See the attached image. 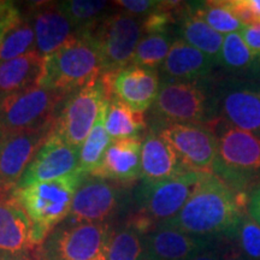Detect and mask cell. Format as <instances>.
Returning a JSON list of instances; mask_svg holds the SVG:
<instances>
[{"instance_id":"1","label":"cell","mask_w":260,"mask_h":260,"mask_svg":"<svg viewBox=\"0 0 260 260\" xmlns=\"http://www.w3.org/2000/svg\"><path fill=\"white\" fill-rule=\"evenodd\" d=\"M248 195L235 190L213 174H204L182 210L162 223L180 232L207 239L233 241L248 213Z\"/></svg>"},{"instance_id":"2","label":"cell","mask_w":260,"mask_h":260,"mask_svg":"<svg viewBox=\"0 0 260 260\" xmlns=\"http://www.w3.org/2000/svg\"><path fill=\"white\" fill-rule=\"evenodd\" d=\"M87 174L77 169L67 176L16 188L15 197L31 224V241L39 247L69 217L75 193Z\"/></svg>"},{"instance_id":"3","label":"cell","mask_w":260,"mask_h":260,"mask_svg":"<svg viewBox=\"0 0 260 260\" xmlns=\"http://www.w3.org/2000/svg\"><path fill=\"white\" fill-rule=\"evenodd\" d=\"M217 138V157L212 174L235 190H246L260 178V136L223 119L210 123Z\"/></svg>"},{"instance_id":"4","label":"cell","mask_w":260,"mask_h":260,"mask_svg":"<svg viewBox=\"0 0 260 260\" xmlns=\"http://www.w3.org/2000/svg\"><path fill=\"white\" fill-rule=\"evenodd\" d=\"M102 74L103 65L95 40L89 29H83L45 58V71L39 86L70 94L96 81Z\"/></svg>"},{"instance_id":"5","label":"cell","mask_w":260,"mask_h":260,"mask_svg":"<svg viewBox=\"0 0 260 260\" xmlns=\"http://www.w3.org/2000/svg\"><path fill=\"white\" fill-rule=\"evenodd\" d=\"M151 109L153 128L170 124L209 125L216 121L209 77L200 81L161 80Z\"/></svg>"},{"instance_id":"6","label":"cell","mask_w":260,"mask_h":260,"mask_svg":"<svg viewBox=\"0 0 260 260\" xmlns=\"http://www.w3.org/2000/svg\"><path fill=\"white\" fill-rule=\"evenodd\" d=\"M68 95L40 86L0 95V134L54 124Z\"/></svg>"},{"instance_id":"7","label":"cell","mask_w":260,"mask_h":260,"mask_svg":"<svg viewBox=\"0 0 260 260\" xmlns=\"http://www.w3.org/2000/svg\"><path fill=\"white\" fill-rule=\"evenodd\" d=\"M38 247L40 260H93L105 254L109 223H77L65 219Z\"/></svg>"},{"instance_id":"8","label":"cell","mask_w":260,"mask_h":260,"mask_svg":"<svg viewBox=\"0 0 260 260\" xmlns=\"http://www.w3.org/2000/svg\"><path fill=\"white\" fill-rule=\"evenodd\" d=\"M89 30L99 50L103 74L133 64L136 47L144 35L142 18L126 12L107 14Z\"/></svg>"},{"instance_id":"9","label":"cell","mask_w":260,"mask_h":260,"mask_svg":"<svg viewBox=\"0 0 260 260\" xmlns=\"http://www.w3.org/2000/svg\"><path fill=\"white\" fill-rule=\"evenodd\" d=\"M203 176V172L188 170L160 182H142L135 195L139 204L135 216L147 220L154 229L174 218L189 199Z\"/></svg>"},{"instance_id":"10","label":"cell","mask_w":260,"mask_h":260,"mask_svg":"<svg viewBox=\"0 0 260 260\" xmlns=\"http://www.w3.org/2000/svg\"><path fill=\"white\" fill-rule=\"evenodd\" d=\"M211 81L216 119L260 136V82L229 77Z\"/></svg>"},{"instance_id":"11","label":"cell","mask_w":260,"mask_h":260,"mask_svg":"<svg viewBox=\"0 0 260 260\" xmlns=\"http://www.w3.org/2000/svg\"><path fill=\"white\" fill-rule=\"evenodd\" d=\"M107 102L102 79L74 90L65 98L54 122V134L80 149Z\"/></svg>"},{"instance_id":"12","label":"cell","mask_w":260,"mask_h":260,"mask_svg":"<svg viewBox=\"0 0 260 260\" xmlns=\"http://www.w3.org/2000/svg\"><path fill=\"white\" fill-rule=\"evenodd\" d=\"M54 133V124L0 134V191H12L40 148Z\"/></svg>"},{"instance_id":"13","label":"cell","mask_w":260,"mask_h":260,"mask_svg":"<svg viewBox=\"0 0 260 260\" xmlns=\"http://www.w3.org/2000/svg\"><path fill=\"white\" fill-rule=\"evenodd\" d=\"M154 129L170 144L187 170L212 174L218 144L216 135L209 126L170 124Z\"/></svg>"},{"instance_id":"14","label":"cell","mask_w":260,"mask_h":260,"mask_svg":"<svg viewBox=\"0 0 260 260\" xmlns=\"http://www.w3.org/2000/svg\"><path fill=\"white\" fill-rule=\"evenodd\" d=\"M107 99L116 98L139 112H146L153 105L160 88L158 70L129 65L118 71L100 76Z\"/></svg>"},{"instance_id":"15","label":"cell","mask_w":260,"mask_h":260,"mask_svg":"<svg viewBox=\"0 0 260 260\" xmlns=\"http://www.w3.org/2000/svg\"><path fill=\"white\" fill-rule=\"evenodd\" d=\"M121 191L112 182L86 175L75 193L69 217L77 223H107L119 207Z\"/></svg>"},{"instance_id":"16","label":"cell","mask_w":260,"mask_h":260,"mask_svg":"<svg viewBox=\"0 0 260 260\" xmlns=\"http://www.w3.org/2000/svg\"><path fill=\"white\" fill-rule=\"evenodd\" d=\"M79 159L80 149L53 133L29 164L17 188L67 176L79 169Z\"/></svg>"},{"instance_id":"17","label":"cell","mask_w":260,"mask_h":260,"mask_svg":"<svg viewBox=\"0 0 260 260\" xmlns=\"http://www.w3.org/2000/svg\"><path fill=\"white\" fill-rule=\"evenodd\" d=\"M214 243L216 239L194 236L160 224L144 236V259L191 260Z\"/></svg>"},{"instance_id":"18","label":"cell","mask_w":260,"mask_h":260,"mask_svg":"<svg viewBox=\"0 0 260 260\" xmlns=\"http://www.w3.org/2000/svg\"><path fill=\"white\" fill-rule=\"evenodd\" d=\"M27 17L34 28L38 53L44 58L59 50L77 34L71 22L58 8V3H35L29 6Z\"/></svg>"},{"instance_id":"19","label":"cell","mask_w":260,"mask_h":260,"mask_svg":"<svg viewBox=\"0 0 260 260\" xmlns=\"http://www.w3.org/2000/svg\"><path fill=\"white\" fill-rule=\"evenodd\" d=\"M141 146L142 139L112 141L102 164L89 175L118 186H130L141 178Z\"/></svg>"},{"instance_id":"20","label":"cell","mask_w":260,"mask_h":260,"mask_svg":"<svg viewBox=\"0 0 260 260\" xmlns=\"http://www.w3.org/2000/svg\"><path fill=\"white\" fill-rule=\"evenodd\" d=\"M34 248L31 224L12 191H0V252L28 253Z\"/></svg>"},{"instance_id":"21","label":"cell","mask_w":260,"mask_h":260,"mask_svg":"<svg viewBox=\"0 0 260 260\" xmlns=\"http://www.w3.org/2000/svg\"><path fill=\"white\" fill-rule=\"evenodd\" d=\"M184 171L188 170L182 165L170 144L157 129H149L142 139L141 146L142 182H160Z\"/></svg>"},{"instance_id":"22","label":"cell","mask_w":260,"mask_h":260,"mask_svg":"<svg viewBox=\"0 0 260 260\" xmlns=\"http://www.w3.org/2000/svg\"><path fill=\"white\" fill-rule=\"evenodd\" d=\"M216 63L203 52L181 38L175 39L169 54L160 67L161 80L200 81L212 73Z\"/></svg>"},{"instance_id":"23","label":"cell","mask_w":260,"mask_h":260,"mask_svg":"<svg viewBox=\"0 0 260 260\" xmlns=\"http://www.w3.org/2000/svg\"><path fill=\"white\" fill-rule=\"evenodd\" d=\"M45 71V58L38 52L0 64V95L39 86Z\"/></svg>"},{"instance_id":"24","label":"cell","mask_w":260,"mask_h":260,"mask_svg":"<svg viewBox=\"0 0 260 260\" xmlns=\"http://www.w3.org/2000/svg\"><path fill=\"white\" fill-rule=\"evenodd\" d=\"M178 31L182 40L210 57L216 65H220L224 35L213 30L206 22L195 16L188 8V3L178 19Z\"/></svg>"},{"instance_id":"25","label":"cell","mask_w":260,"mask_h":260,"mask_svg":"<svg viewBox=\"0 0 260 260\" xmlns=\"http://www.w3.org/2000/svg\"><path fill=\"white\" fill-rule=\"evenodd\" d=\"M105 128L112 141H116L123 139H141L147 124L144 112L135 111L116 98H109Z\"/></svg>"},{"instance_id":"26","label":"cell","mask_w":260,"mask_h":260,"mask_svg":"<svg viewBox=\"0 0 260 260\" xmlns=\"http://www.w3.org/2000/svg\"><path fill=\"white\" fill-rule=\"evenodd\" d=\"M37 51V40L31 22L22 16L10 27L0 41V64Z\"/></svg>"},{"instance_id":"27","label":"cell","mask_w":260,"mask_h":260,"mask_svg":"<svg viewBox=\"0 0 260 260\" xmlns=\"http://www.w3.org/2000/svg\"><path fill=\"white\" fill-rule=\"evenodd\" d=\"M188 8L195 16L206 22L213 30L222 35L240 32L245 27L230 10L228 0L188 3Z\"/></svg>"},{"instance_id":"28","label":"cell","mask_w":260,"mask_h":260,"mask_svg":"<svg viewBox=\"0 0 260 260\" xmlns=\"http://www.w3.org/2000/svg\"><path fill=\"white\" fill-rule=\"evenodd\" d=\"M106 107L107 102L105 106L103 107L99 117H98L93 129L90 130L89 135L87 136V139L84 140L80 148L79 169L87 175H89L102 164L104 155H105L107 148L112 142V139L107 134L105 128Z\"/></svg>"},{"instance_id":"29","label":"cell","mask_w":260,"mask_h":260,"mask_svg":"<svg viewBox=\"0 0 260 260\" xmlns=\"http://www.w3.org/2000/svg\"><path fill=\"white\" fill-rule=\"evenodd\" d=\"M144 235L126 223L124 226L111 230L105 251V260L144 259Z\"/></svg>"},{"instance_id":"30","label":"cell","mask_w":260,"mask_h":260,"mask_svg":"<svg viewBox=\"0 0 260 260\" xmlns=\"http://www.w3.org/2000/svg\"><path fill=\"white\" fill-rule=\"evenodd\" d=\"M174 41L171 32L144 34L136 47L133 64L157 70L167 59Z\"/></svg>"},{"instance_id":"31","label":"cell","mask_w":260,"mask_h":260,"mask_svg":"<svg viewBox=\"0 0 260 260\" xmlns=\"http://www.w3.org/2000/svg\"><path fill=\"white\" fill-rule=\"evenodd\" d=\"M110 3L100 0H68L59 2L58 8L67 16L77 31L92 29L100 19L105 17Z\"/></svg>"},{"instance_id":"32","label":"cell","mask_w":260,"mask_h":260,"mask_svg":"<svg viewBox=\"0 0 260 260\" xmlns=\"http://www.w3.org/2000/svg\"><path fill=\"white\" fill-rule=\"evenodd\" d=\"M260 61L247 47L240 32L224 35L220 65L232 71L248 70Z\"/></svg>"},{"instance_id":"33","label":"cell","mask_w":260,"mask_h":260,"mask_svg":"<svg viewBox=\"0 0 260 260\" xmlns=\"http://www.w3.org/2000/svg\"><path fill=\"white\" fill-rule=\"evenodd\" d=\"M233 242L248 260H260V225L248 213L237 228Z\"/></svg>"},{"instance_id":"34","label":"cell","mask_w":260,"mask_h":260,"mask_svg":"<svg viewBox=\"0 0 260 260\" xmlns=\"http://www.w3.org/2000/svg\"><path fill=\"white\" fill-rule=\"evenodd\" d=\"M113 4L124 10L126 14L139 18H145L146 16H148L158 8L159 2H153V0H119V2H113Z\"/></svg>"},{"instance_id":"35","label":"cell","mask_w":260,"mask_h":260,"mask_svg":"<svg viewBox=\"0 0 260 260\" xmlns=\"http://www.w3.org/2000/svg\"><path fill=\"white\" fill-rule=\"evenodd\" d=\"M21 17L22 14L15 3L0 0V41L5 31Z\"/></svg>"},{"instance_id":"36","label":"cell","mask_w":260,"mask_h":260,"mask_svg":"<svg viewBox=\"0 0 260 260\" xmlns=\"http://www.w3.org/2000/svg\"><path fill=\"white\" fill-rule=\"evenodd\" d=\"M247 47L251 50L256 59L260 60V21L245 25L240 31Z\"/></svg>"},{"instance_id":"37","label":"cell","mask_w":260,"mask_h":260,"mask_svg":"<svg viewBox=\"0 0 260 260\" xmlns=\"http://www.w3.org/2000/svg\"><path fill=\"white\" fill-rule=\"evenodd\" d=\"M228 5L243 25L258 22L248 4V0H228Z\"/></svg>"},{"instance_id":"38","label":"cell","mask_w":260,"mask_h":260,"mask_svg":"<svg viewBox=\"0 0 260 260\" xmlns=\"http://www.w3.org/2000/svg\"><path fill=\"white\" fill-rule=\"evenodd\" d=\"M248 214L260 225V186L252 190L248 195V205H247Z\"/></svg>"},{"instance_id":"39","label":"cell","mask_w":260,"mask_h":260,"mask_svg":"<svg viewBox=\"0 0 260 260\" xmlns=\"http://www.w3.org/2000/svg\"><path fill=\"white\" fill-rule=\"evenodd\" d=\"M220 254H222V246L216 242L191 260H220Z\"/></svg>"},{"instance_id":"40","label":"cell","mask_w":260,"mask_h":260,"mask_svg":"<svg viewBox=\"0 0 260 260\" xmlns=\"http://www.w3.org/2000/svg\"><path fill=\"white\" fill-rule=\"evenodd\" d=\"M220 260H248V259L242 254L241 251L237 248L235 243H232V245L222 247Z\"/></svg>"},{"instance_id":"41","label":"cell","mask_w":260,"mask_h":260,"mask_svg":"<svg viewBox=\"0 0 260 260\" xmlns=\"http://www.w3.org/2000/svg\"><path fill=\"white\" fill-rule=\"evenodd\" d=\"M0 260H31L28 253H4L0 252Z\"/></svg>"},{"instance_id":"42","label":"cell","mask_w":260,"mask_h":260,"mask_svg":"<svg viewBox=\"0 0 260 260\" xmlns=\"http://www.w3.org/2000/svg\"><path fill=\"white\" fill-rule=\"evenodd\" d=\"M93 260H105V254L102 255V256H99V258H96V259H93Z\"/></svg>"},{"instance_id":"43","label":"cell","mask_w":260,"mask_h":260,"mask_svg":"<svg viewBox=\"0 0 260 260\" xmlns=\"http://www.w3.org/2000/svg\"><path fill=\"white\" fill-rule=\"evenodd\" d=\"M141 260H146V259H141Z\"/></svg>"}]
</instances>
